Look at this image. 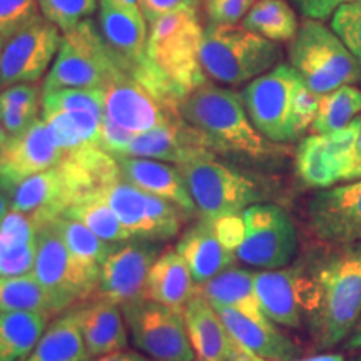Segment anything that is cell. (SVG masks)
Returning <instances> with one entry per match:
<instances>
[{
  "instance_id": "cell-60",
  "label": "cell",
  "mask_w": 361,
  "mask_h": 361,
  "mask_svg": "<svg viewBox=\"0 0 361 361\" xmlns=\"http://www.w3.org/2000/svg\"><path fill=\"white\" fill-rule=\"evenodd\" d=\"M0 221H2V219H0Z\"/></svg>"
},
{
  "instance_id": "cell-7",
  "label": "cell",
  "mask_w": 361,
  "mask_h": 361,
  "mask_svg": "<svg viewBox=\"0 0 361 361\" xmlns=\"http://www.w3.org/2000/svg\"><path fill=\"white\" fill-rule=\"evenodd\" d=\"M176 168L202 219L243 214V211L263 200L264 192L258 180L218 161L216 156Z\"/></svg>"
},
{
  "instance_id": "cell-2",
  "label": "cell",
  "mask_w": 361,
  "mask_h": 361,
  "mask_svg": "<svg viewBox=\"0 0 361 361\" xmlns=\"http://www.w3.org/2000/svg\"><path fill=\"white\" fill-rule=\"evenodd\" d=\"M311 329L322 348L351 335L361 316V243L336 246L314 269Z\"/></svg>"
},
{
  "instance_id": "cell-31",
  "label": "cell",
  "mask_w": 361,
  "mask_h": 361,
  "mask_svg": "<svg viewBox=\"0 0 361 361\" xmlns=\"http://www.w3.org/2000/svg\"><path fill=\"white\" fill-rule=\"evenodd\" d=\"M102 117L90 111L42 112V119L64 151L97 147Z\"/></svg>"
},
{
  "instance_id": "cell-6",
  "label": "cell",
  "mask_w": 361,
  "mask_h": 361,
  "mask_svg": "<svg viewBox=\"0 0 361 361\" xmlns=\"http://www.w3.org/2000/svg\"><path fill=\"white\" fill-rule=\"evenodd\" d=\"M123 69L92 19L62 34V42L42 90L104 89Z\"/></svg>"
},
{
  "instance_id": "cell-59",
  "label": "cell",
  "mask_w": 361,
  "mask_h": 361,
  "mask_svg": "<svg viewBox=\"0 0 361 361\" xmlns=\"http://www.w3.org/2000/svg\"><path fill=\"white\" fill-rule=\"evenodd\" d=\"M358 361H361V358H360V360H358Z\"/></svg>"
},
{
  "instance_id": "cell-20",
  "label": "cell",
  "mask_w": 361,
  "mask_h": 361,
  "mask_svg": "<svg viewBox=\"0 0 361 361\" xmlns=\"http://www.w3.org/2000/svg\"><path fill=\"white\" fill-rule=\"evenodd\" d=\"M126 156L147 157L183 166L202 157L216 156V152L211 149L204 135L180 117L171 124L135 134Z\"/></svg>"
},
{
  "instance_id": "cell-51",
  "label": "cell",
  "mask_w": 361,
  "mask_h": 361,
  "mask_svg": "<svg viewBox=\"0 0 361 361\" xmlns=\"http://www.w3.org/2000/svg\"><path fill=\"white\" fill-rule=\"evenodd\" d=\"M229 361H255V360H252V356L250 353H246V351L241 350L236 356H233Z\"/></svg>"
},
{
  "instance_id": "cell-8",
  "label": "cell",
  "mask_w": 361,
  "mask_h": 361,
  "mask_svg": "<svg viewBox=\"0 0 361 361\" xmlns=\"http://www.w3.org/2000/svg\"><path fill=\"white\" fill-rule=\"evenodd\" d=\"M35 223L37 228L32 273L51 301L52 313H59L94 295L99 278L85 271L72 258L57 229L54 228L52 219H35Z\"/></svg>"
},
{
  "instance_id": "cell-17",
  "label": "cell",
  "mask_w": 361,
  "mask_h": 361,
  "mask_svg": "<svg viewBox=\"0 0 361 361\" xmlns=\"http://www.w3.org/2000/svg\"><path fill=\"white\" fill-rule=\"evenodd\" d=\"M256 295L274 324L298 328L314 303V283L303 268L263 269L255 273Z\"/></svg>"
},
{
  "instance_id": "cell-12",
  "label": "cell",
  "mask_w": 361,
  "mask_h": 361,
  "mask_svg": "<svg viewBox=\"0 0 361 361\" xmlns=\"http://www.w3.org/2000/svg\"><path fill=\"white\" fill-rule=\"evenodd\" d=\"M360 119L331 134L306 135L296 149L295 166L298 178L310 188L329 189L338 183L351 180L356 166V135Z\"/></svg>"
},
{
  "instance_id": "cell-36",
  "label": "cell",
  "mask_w": 361,
  "mask_h": 361,
  "mask_svg": "<svg viewBox=\"0 0 361 361\" xmlns=\"http://www.w3.org/2000/svg\"><path fill=\"white\" fill-rule=\"evenodd\" d=\"M62 216L79 221L96 236L101 238L102 241L112 243V245L133 239L130 234L126 231L124 226L121 224V221L117 219L114 211L97 194L85 197V200L67 207Z\"/></svg>"
},
{
  "instance_id": "cell-29",
  "label": "cell",
  "mask_w": 361,
  "mask_h": 361,
  "mask_svg": "<svg viewBox=\"0 0 361 361\" xmlns=\"http://www.w3.org/2000/svg\"><path fill=\"white\" fill-rule=\"evenodd\" d=\"M80 333L78 310L59 316L49 324L32 353L24 361H90Z\"/></svg>"
},
{
  "instance_id": "cell-15",
  "label": "cell",
  "mask_w": 361,
  "mask_h": 361,
  "mask_svg": "<svg viewBox=\"0 0 361 361\" xmlns=\"http://www.w3.org/2000/svg\"><path fill=\"white\" fill-rule=\"evenodd\" d=\"M161 246L156 241L129 239L117 243L101 266L96 288L97 300H106L117 306L141 300L146 290L147 274L159 258Z\"/></svg>"
},
{
  "instance_id": "cell-42",
  "label": "cell",
  "mask_w": 361,
  "mask_h": 361,
  "mask_svg": "<svg viewBox=\"0 0 361 361\" xmlns=\"http://www.w3.org/2000/svg\"><path fill=\"white\" fill-rule=\"evenodd\" d=\"M134 135L135 134L121 128L119 124H116L114 121H111L109 117L104 114L97 147L109 152L112 156H126L128 154V149L130 146V142H133Z\"/></svg>"
},
{
  "instance_id": "cell-16",
  "label": "cell",
  "mask_w": 361,
  "mask_h": 361,
  "mask_svg": "<svg viewBox=\"0 0 361 361\" xmlns=\"http://www.w3.org/2000/svg\"><path fill=\"white\" fill-rule=\"evenodd\" d=\"M66 152L40 117L24 133L8 135L0 149V188L12 192L22 180L57 166Z\"/></svg>"
},
{
  "instance_id": "cell-11",
  "label": "cell",
  "mask_w": 361,
  "mask_h": 361,
  "mask_svg": "<svg viewBox=\"0 0 361 361\" xmlns=\"http://www.w3.org/2000/svg\"><path fill=\"white\" fill-rule=\"evenodd\" d=\"M245 236L236 259L252 268L281 269L291 263L298 250L295 224L274 204H252L243 211Z\"/></svg>"
},
{
  "instance_id": "cell-32",
  "label": "cell",
  "mask_w": 361,
  "mask_h": 361,
  "mask_svg": "<svg viewBox=\"0 0 361 361\" xmlns=\"http://www.w3.org/2000/svg\"><path fill=\"white\" fill-rule=\"evenodd\" d=\"M52 224L57 229L59 236L64 241L72 258L78 261L85 271L99 278L102 263L107 259V256L111 255L116 245L102 241L89 228H85L82 223L66 218V216L54 218Z\"/></svg>"
},
{
  "instance_id": "cell-21",
  "label": "cell",
  "mask_w": 361,
  "mask_h": 361,
  "mask_svg": "<svg viewBox=\"0 0 361 361\" xmlns=\"http://www.w3.org/2000/svg\"><path fill=\"white\" fill-rule=\"evenodd\" d=\"M119 162L121 174L128 183L142 189L149 194H154L162 200L173 202L183 211L188 218L197 213L186 183L176 166L168 162L147 159V157L114 156Z\"/></svg>"
},
{
  "instance_id": "cell-4",
  "label": "cell",
  "mask_w": 361,
  "mask_h": 361,
  "mask_svg": "<svg viewBox=\"0 0 361 361\" xmlns=\"http://www.w3.org/2000/svg\"><path fill=\"white\" fill-rule=\"evenodd\" d=\"M281 49L276 42L236 24H213L204 29L201 66L206 78L224 85H239L276 67Z\"/></svg>"
},
{
  "instance_id": "cell-5",
  "label": "cell",
  "mask_w": 361,
  "mask_h": 361,
  "mask_svg": "<svg viewBox=\"0 0 361 361\" xmlns=\"http://www.w3.org/2000/svg\"><path fill=\"white\" fill-rule=\"evenodd\" d=\"M290 62L311 92L323 96L361 80V66L322 20L305 19L293 39Z\"/></svg>"
},
{
  "instance_id": "cell-46",
  "label": "cell",
  "mask_w": 361,
  "mask_h": 361,
  "mask_svg": "<svg viewBox=\"0 0 361 361\" xmlns=\"http://www.w3.org/2000/svg\"><path fill=\"white\" fill-rule=\"evenodd\" d=\"M306 19L326 20L341 6L343 0H290Z\"/></svg>"
},
{
  "instance_id": "cell-37",
  "label": "cell",
  "mask_w": 361,
  "mask_h": 361,
  "mask_svg": "<svg viewBox=\"0 0 361 361\" xmlns=\"http://www.w3.org/2000/svg\"><path fill=\"white\" fill-rule=\"evenodd\" d=\"M11 311H39L54 314L51 301L34 273L0 276V313Z\"/></svg>"
},
{
  "instance_id": "cell-10",
  "label": "cell",
  "mask_w": 361,
  "mask_h": 361,
  "mask_svg": "<svg viewBox=\"0 0 361 361\" xmlns=\"http://www.w3.org/2000/svg\"><path fill=\"white\" fill-rule=\"evenodd\" d=\"M133 343L152 361H194L184 311L141 298L121 306Z\"/></svg>"
},
{
  "instance_id": "cell-3",
  "label": "cell",
  "mask_w": 361,
  "mask_h": 361,
  "mask_svg": "<svg viewBox=\"0 0 361 361\" xmlns=\"http://www.w3.org/2000/svg\"><path fill=\"white\" fill-rule=\"evenodd\" d=\"M202 29L196 6H184L151 24L147 59L186 97L207 82L201 66Z\"/></svg>"
},
{
  "instance_id": "cell-50",
  "label": "cell",
  "mask_w": 361,
  "mask_h": 361,
  "mask_svg": "<svg viewBox=\"0 0 361 361\" xmlns=\"http://www.w3.org/2000/svg\"><path fill=\"white\" fill-rule=\"evenodd\" d=\"M11 211V201L7 200L6 194L0 192V219L6 218V214Z\"/></svg>"
},
{
  "instance_id": "cell-58",
  "label": "cell",
  "mask_w": 361,
  "mask_h": 361,
  "mask_svg": "<svg viewBox=\"0 0 361 361\" xmlns=\"http://www.w3.org/2000/svg\"><path fill=\"white\" fill-rule=\"evenodd\" d=\"M207 2H211V0H204V4H207Z\"/></svg>"
},
{
  "instance_id": "cell-53",
  "label": "cell",
  "mask_w": 361,
  "mask_h": 361,
  "mask_svg": "<svg viewBox=\"0 0 361 361\" xmlns=\"http://www.w3.org/2000/svg\"><path fill=\"white\" fill-rule=\"evenodd\" d=\"M7 139H8V134L6 133V129H4L2 123H0V149H2L4 146H6Z\"/></svg>"
},
{
  "instance_id": "cell-49",
  "label": "cell",
  "mask_w": 361,
  "mask_h": 361,
  "mask_svg": "<svg viewBox=\"0 0 361 361\" xmlns=\"http://www.w3.org/2000/svg\"><path fill=\"white\" fill-rule=\"evenodd\" d=\"M346 346L351 350L361 348V316H360L358 323H356V326L353 328V331H351L350 340H348V343H346Z\"/></svg>"
},
{
  "instance_id": "cell-41",
  "label": "cell",
  "mask_w": 361,
  "mask_h": 361,
  "mask_svg": "<svg viewBox=\"0 0 361 361\" xmlns=\"http://www.w3.org/2000/svg\"><path fill=\"white\" fill-rule=\"evenodd\" d=\"M35 263V239L25 245L0 247V276H20L32 273Z\"/></svg>"
},
{
  "instance_id": "cell-26",
  "label": "cell",
  "mask_w": 361,
  "mask_h": 361,
  "mask_svg": "<svg viewBox=\"0 0 361 361\" xmlns=\"http://www.w3.org/2000/svg\"><path fill=\"white\" fill-rule=\"evenodd\" d=\"M80 333L90 358L128 348L129 336L121 306L96 300L78 310Z\"/></svg>"
},
{
  "instance_id": "cell-9",
  "label": "cell",
  "mask_w": 361,
  "mask_h": 361,
  "mask_svg": "<svg viewBox=\"0 0 361 361\" xmlns=\"http://www.w3.org/2000/svg\"><path fill=\"white\" fill-rule=\"evenodd\" d=\"M301 84L291 66L278 64L243 89L241 99L252 126L271 142L284 144L300 137L295 104Z\"/></svg>"
},
{
  "instance_id": "cell-18",
  "label": "cell",
  "mask_w": 361,
  "mask_h": 361,
  "mask_svg": "<svg viewBox=\"0 0 361 361\" xmlns=\"http://www.w3.org/2000/svg\"><path fill=\"white\" fill-rule=\"evenodd\" d=\"M308 214L311 229L329 245L361 243V178L314 194Z\"/></svg>"
},
{
  "instance_id": "cell-40",
  "label": "cell",
  "mask_w": 361,
  "mask_h": 361,
  "mask_svg": "<svg viewBox=\"0 0 361 361\" xmlns=\"http://www.w3.org/2000/svg\"><path fill=\"white\" fill-rule=\"evenodd\" d=\"M39 0H0V37L8 39L37 19Z\"/></svg>"
},
{
  "instance_id": "cell-56",
  "label": "cell",
  "mask_w": 361,
  "mask_h": 361,
  "mask_svg": "<svg viewBox=\"0 0 361 361\" xmlns=\"http://www.w3.org/2000/svg\"><path fill=\"white\" fill-rule=\"evenodd\" d=\"M126 2H129V4H134V6H139V2H141V0H126Z\"/></svg>"
},
{
  "instance_id": "cell-34",
  "label": "cell",
  "mask_w": 361,
  "mask_h": 361,
  "mask_svg": "<svg viewBox=\"0 0 361 361\" xmlns=\"http://www.w3.org/2000/svg\"><path fill=\"white\" fill-rule=\"evenodd\" d=\"M361 112V90L355 85H341L319 96L318 111L310 130L313 134H331L345 129Z\"/></svg>"
},
{
  "instance_id": "cell-30",
  "label": "cell",
  "mask_w": 361,
  "mask_h": 361,
  "mask_svg": "<svg viewBox=\"0 0 361 361\" xmlns=\"http://www.w3.org/2000/svg\"><path fill=\"white\" fill-rule=\"evenodd\" d=\"M49 313H0V361H22L32 353L47 326Z\"/></svg>"
},
{
  "instance_id": "cell-35",
  "label": "cell",
  "mask_w": 361,
  "mask_h": 361,
  "mask_svg": "<svg viewBox=\"0 0 361 361\" xmlns=\"http://www.w3.org/2000/svg\"><path fill=\"white\" fill-rule=\"evenodd\" d=\"M42 90L35 84H16L0 90V123L8 135L29 129L39 119Z\"/></svg>"
},
{
  "instance_id": "cell-57",
  "label": "cell",
  "mask_w": 361,
  "mask_h": 361,
  "mask_svg": "<svg viewBox=\"0 0 361 361\" xmlns=\"http://www.w3.org/2000/svg\"><path fill=\"white\" fill-rule=\"evenodd\" d=\"M348 2H353V0H348ZM358 2H360V4H361V0H358Z\"/></svg>"
},
{
  "instance_id": "cell-54",
  "label": "cell",
  "mask_w": 361,
  "mask_h": 361,
  "mask_svg": "<svg viewBox=\"0 0 361 361\" xmlns=\"http://www.w3.org/2000/svg\"><path fill=\"white\" fill-rule=\"evenodd\" d=\"M360 178H361V164L356 166L355 173H353V176H351V180H353V179H360Z\"/></svg>"
},
{
  "instance_id": "cell-52",
  "label": "cell",
  "mask_w": 361,
  "mask_h": 361,
  "mask_svg": "<svg viewBox=\"0 0 361 361\" xmlns=\"http://www.w3.org/2000/svg\"><path fill=\"white\" fill-rule=\"evenodd\" d=\"M356 154H358V164H361V117H360L358 135H356Z\"/></svg>"
},
{
  "instance_id": "cell-25",
  "label": "cell",
  "mask_w": 361,
  "mask_h": 361,
  "mask_svg": "<svg viewBox=\"0 0 361 361\" xmlns=\"http://www.w3.org/2000/svg\"><path fill=\"white\" fill-rule=\"evenodd\" d=\"M200 286L194 281L191 269L176 247L162 251L147 274L144 298L168 308L184 311Z\"/></svg>"
},
{
  "instance_id": "cell-43",
  "label": "cell",
  "mask_w": 361,
  "mask_h": 361,
  "mask_svg": "<svg viewBox=\"0 0 361 361\" xmlns=\"http://www.w3.org/2000/svg\"><path fill=\"white\" fill-rule=\"evenodd\" d=\"M255 4L256 0H211L204 6L213 24H236L245 19Z\"/></svg>"
},
{
  "instance_id": "cell-1",
  "label": "cell",
  "mask_w": 361,
  "mask_h": 361,
  "mask_svg": "<svg viewBox=\"0 0 361 361\" xmlns=\"http://www.w3.org/2000/svg\"><path fill=\"white\" fill-rule=\"evenodd\" d=\"M183 119L204 135L214 152L250 157L255 161L274 159L286 149L266 139L251 123L241 94L204 82L179 104Z\"/></svg>"
},
{
  "instance_id": "cell-44",
  "label": "cell",
  "mask_w": 361,
  "mask_h": 361,
  "mask_svg": "<svg viewBox=\"0 0 361 361\" xmlns=\"http://www.w3.org/2000/svg\"><path fill=\"white\" fill-rule=\"evenodd\" d=\"M318 104H319L318 94L311 92V90L306 87L305 82L301 84V87L298 89L296 104H295L296 128L300 135L303 134L306 129H310L311 124H313L316 111H318Z\"/></svg>"
},
{
  "instance_id": "cell-13",
  "label": "cell",
  "mask_w": 361,
  "mask_h": 361,
  "mask_svg": "<svg viewBox=\"0 0 361 361\" xmlns=\"http://www.w3.org/2000/svg\"><path fill=\"white\" fill-rule=\"evenodd\" d=\"M61 42V29L42 16L22 27L4 44L0 89L37 82L56 59Z\"/></svg>"
},
{
  "instance_id": "cell-27",
  "label": "cell",
  "mask_w": 361,
  "mask_h": 361,
  "mask_svg": "<svg viewBox=\"0 0 361 361\" xmlns=\"http://www.w3.org/2000/svg\"><path fill=\"white\" fill-rule=\"evenodd\" d=\"M200 295L204 296L211 305L228 306V308L246 314L255 322L271 324L259 303V298L256 295L252 271L231 266L200 286Z\"/></svg>"
},
{
  "instance_id": "cell-39",
  "label": "cell",
  "mask_w": 361,
  "mask_h": 361,
  "mask_svg": "<svg viewBox=\"0 0 361 361\" xmlns=\"http://www.w3.org/2000/svg\"><path fill=\"white\" fill-rule=\"evenodd\" d=\"M331 30L361 66V4L345 2L333 12Z\"/></svg>"
},
{
  "instance_id": "cell-19",
  "label": "cell",
  "mask_w": 361,
  "mask_h": 361,
  "mask_svg": "<svg viewBox=\"0 0 361 361\" xmlns=\"http://www.w3.org/2000/svg\"><path fill=\"white\" fill-rule=\"evenodd\" d=\"M99 29L117 66L129 75L147 62V25L141 8L126 0H99Z\"/></svg>"
},
{
  "instance_id": "cell-23",
  "label": "cell",
  "mask_w": 361,
  "mask_h": 361,
  "mask_svg": "<svg viewBox=\"0 0 361 361\" xmlns=\"http://www.w3.org/2000/svg\"><path fill=\"white\" fill-rule=\"evenodd\" d=\"M213 306L229 335L246 353L271 361H290L300 355V348L290 338L284 336L274 323L263 324L228 306Z\"/></svg>"
},
{
  "instance_id": "cell-33",
  "label": "cell",
  "mask_w": 361,
  "mask_h": 361,
  "mask_svg": "<svg viewBox=\"0 0 361 361\" xmlns=\"http://www.w3.org/2000/svg\"><path fill=\"white\" fill-rule=\"evenodd\" d=\"M243 27L273 42L293 40L300 29L296 13L286 0H256L243 19Z\"/></svg>"
},
{
  "instance_id": "cell-22",
  "label": "cell",
  "mask_w": 361,
  "mask_h": 361,
  "mask_svg": "<svg viewBox=\"0 0 361 361\" xmlns=\"http://www.w3.org/2000/svg\"><path fill=\"white\" fill-rule=\"evenodd\" d=\"M194 361H229L241 348L229 335L218 311L202 295H196L184 308Z\"/></svg>"
},
{
  "instance_id": "cell-45",
  "label": "cell",
  "mask_w": 361,
  "mask_h": 361,
  "mask_svg": "<svg viewBox=\"0 0 361 361\" xmlns=\"http://www.w3.org/2000/svg\"><path fill=\"white\" fill-rule=\"evenodd\" d=\"M184 6H200V0H141L139 8H141L144 19L149 24H154L166 13L176 11V8Z\"/></svg>"
},
{
  "instance_id": "cell-48",
  "label": "cell",
  "mask_w": 361,
  "mask_h": 361,
  "mask_svg": "<svg viewBox=\"0 0 361 361\" xmlns=\"http://www.w3.org/2000/svg\"><path fill=\"white\" fill-rule=\"evenodd\" d=\"M252 360L255 361H271V360H263V358H258V356L251 355ZM290 361H345L343 358V355H338V353H331V355H316V356H310V358H301V360H290Z\"/></svg>"
},
{
  "instance_id": "cell-55",
  "label": "cell",
  "mask_w": 361,
  "mask_h": 361,
  "mask_svg": "<svg viewBox=\"0 0 361 361\" xmlns=\"http://www.w3.org/2000/svg\"><path fill=\"white\" fill-rule=\"evenodd\" d=\"M4 44H6V39L0 37V56H2V49H4Z\"/></svg>"
},
{
  "instance_id": "cell-28",
  "label": "cell",
  "mask_w": 361,
  "mask_h": 361,
  "mask_svg": "<svg viewBox=\"0 0 361 361\" xmlns=\"http://www.w3.org/2000/svg\"><path fill=\"white\" fill-rule=\"evenodd\" d=\"M97 196L114 211L117 219L130 234V238L154 241L147 213L149 194L146 191L135 188L121 176L106 184L97 192Z\"/></svg>"
},
{
  "instance_id": "cell-24",
  "label": "cell",
  "mask_w": 361,
  "mask_h": 361,
  "mask_svg": "<svg viewBox=\"0 0 361 361\" xmlns=\"http://www.w3.org/2000/svg\"><path fill=\"white\" fill-rule=\"evenodd\" d=\"M176 251L188 263L197 286H202L224 269L231 268L236 259V252L221 241L213 223L202 218L183 234L176 245Z\"/></svg>"
},
{
  "instance_id": "cell-38",
  "label": "cell",
  "mask_w": 361,
  "mask_h": 361,
  "mask_svg": "<svg viewBox=\"0 0 361 361\" xmlns=\"http://www.w3.org/2000/svg\"><path fill=\"white\" fill-rule=\"evenodd\" d=\"M40 13L64 34L80 22L90 19L99 8V0H39Z\"/></svg>"
},
{
  "instance_id": "cell-47",
  "label": "cell",
  "mask_w": 361,
  "mask_h": 361,
  "mask_svg": "<svg viewBox=\"0 0 361 361\" xmlns=\"http://www.w3.org/2000/svg\"><path fill=\"white\" fill-rule=\"evenodd\" d=\"M90 361H152L147 356H142L135 351H114V353L104 355V356H97L96 360Z\"/></svg>"
},
{
  "instance_id": "cell-14",
  "label": "cell",
  "mask_w": 361,
  "mask_h": 361,
  "mask_svg": "<svg viewBox=\"0 0 361 361\" xmlns=\"http://www.w3.org/2000/svg\"><path fill=\"white\" fill-rule=\"evenodd\" d=\"M102 90L106 116L133 134L147 133L183 117L179 106L162 101L124 71Z\"/></svg>"
}]
</instances>
